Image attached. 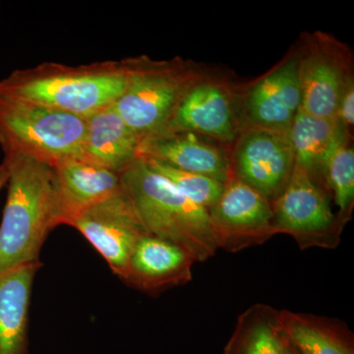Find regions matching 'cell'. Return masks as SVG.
Segmentation results:
<instances>
[{
    "label": "cell",
    "mask_w": 354,
    "mask_h": 354,
    "mask_svg": "<svg viewBox=\"0 0 354 354\" xmlns=\"http://www.w3.org/2000/svg\"><path fill=\"white\" fill-rule=\"evenodd\" d=\"M7 197L0 223V271L39 262L53 230L62 225L55 167L17 153L4 155Z\"/></svg>",
    "instance_id": "1"
},
{
    "label": "cell",
    "mask_w": 354,
    "mask_h": 354,
    "mask_svg": "<svg viewBox=\"0 0 354 354\" xmlns=\"http://www.w3.org/2000/svg\"><path fill=\"white\" fill-rule=\"evenodd\" d=\"M128 58L70 66L44 62L0 81V95L87 118L115 104L129 80Z\"/></svg>",
    "instance_id": "2"
},
{
    "label": "cell",
    "mask_w": 354,
    "mask_h": 354,
    "mask_svg": "<svg viewBox=\"0 0 354 354\" xmlns=\"http://www.w3.org/2000/svg\"><path fill=\"white\" fill-rule=\"evenodd\" d=\"M121 191L145 234L180 246L204 262L216 246L208 209L188 199L162 174L139 158L120 174Z\"/></svg>",
    "instance_id": "3"
},
{
    "label": "cell",
    "mask_w": 354,
    "mask_h": 354,
    "mask_svg": "<svg viewBox=\"0 0 354 354\" xmlns=\"http://www.w3.org/2000/svg\"><path fill=\"white\" fill-rule=\"evenodd\" d=\"M127 87L114 106L140 140L167 131L177 108L204 73L189 60L128 58Z\"/></svg>",
    "instance_id": "4"
},
{
    "label": "cell",
    "mask_w": 354,
    "mask_h": 354,
    "mask_svg": "<svg viewBox=\"0 0 354 354\" xmlns=\"http://www.w3.org/2000/svg\"><path fill=\"white\" fill-rule=\"evenodd\" d=\"M86 118L0 95V147L55 167L82 155Z\"/></svg>",
    "instance_id": "5"
},
{
    "label": "cell",
    "mask_w": 354,
    "mask_h": 354,
    "mask_svg": "<svg viewBox=\"0 0 354 354\" xmlns=\"http://www.w3.org/2000/svg\"><path fill=\"white\" fill-rule=\"evenodd\" d=\"M272 206L276 234L290 235L302 250L339 245L344 227L322 187L300 165L295 164L288 185Z\"/></svg>",
    "instance_id": "6"
},
{
    "label": "cell",
    "mask_w": 354,
    "mask_h": 354,
    "mask_svg": "<svg viewBox=\"0 0 354 354\" xmlns=\"http://www.w3.org/2000/svg\"><path fill=\"white\" fill-rule=\"evenodd\" d=\"M298 53L300 109L317 118L337 120L339 97L353 79L351 50L334 37L318 32Z\"/></svg>",
    "instance_id": "7"
},
{
    "label": "cell",
    "mask_w": 354,
    "mask_h": 354,
    "mask_svg": "<svg viewBox=\"0 0 354 354\" xmlns=\"http://www.w3.org/2000/svg\"><path fill=\"white\" fill-rule=\"evenodd\" d=\"M208 213L218 249L228 252L260 245L277 234L272 203L232 172Z\"/></svg>",
    "instance_id": "8"
},
{
    "label": "cell",
    "mask_w": 354,
    "mask_h": 354,
    "mask_svg": "<svg viewBox=\"0 0 354 354\" xmlns=\"http://www.w3.org/2000/svg\"><path fill=\"white\" fill-rule=\"evenodd\" d=\"M299 53L283 58L268 73L258 79L239 97L242 130H267L288 135L301 108Z\"/></svg>",
    "instance_id": "9"
},
{
    "label": "cell",
    "mask_w": 354,
    "mask_h": 354,
    "mask_svg": "<svg viewBox=\"0 0 354 354\" xmlns=\"http://www.w3.org/2000/svg\"><path fill=\"white\" fill-rule=\"evenodd\" d=\"M230 167L234 176L271 203L283 193L295 167L288 135L245 128L237 137Z\"/></svg>",
    "instance_id": "10"
},
{
    "label": "cell",
    "mask_w": 354,
    "mask_h": 354,
    "mask_svg": "<svg viewBox=\"0 0 354 354\" xmlns=\"http://www.w3.org/2000/svg\"><path fill=\"white\" fill-rule=\"evenodd\" d=\"M169 131L234 141L242 131L239 97L225 80L204 74L183 97L165 132Z\"/></svg>",
    "instance_id": "11"
},
{
    "label": "cell",
    "mask_w": 354,
    "mask_h": 354,
    "mask_svg": "<svg viewBox=\"0 0 354 354\" xmlns=\"http://www.w3.org/2000/svg\"><path fill=\"white\" fill-rule=\"evenodd\" d=\"M70 227L87 239L120 279L140 237L145 234L122 191L84 212Z\"/></svg>",
    "instance_id": "12"
},
{
    "label": "cell",
    "mask_w": 354,
    "mask_h": 354,
    "mask_svg": "<svg viewBox=\"0 0 354 354\" xmlns=\"http://www.w3.org/2000/svg\"><path fill=\"white\" fill-rule=\"evenodd\" d=\"M195 262L180 246L145 234L137 242L120 279L131 288L156 295L189 283Z\"/></svg>",
    "instance_id": "13"
},
{
    "label": "cell",
    "mask_w": 354,
    "mask_h": 354,
    "mask_svg": "<svg viewBox=\"0 0 354 354\" xmlns=\"http://www.w3.org/2000/svg\"><path fill=\"white\" fill-rule=\"evenodd\" d=\"M218 141L189 131H169L141 142L139 157L225 184L232 176L230 156Z\"/></svg>",
    "instance_id": "14"
},
{
    "label": "cell",
    "mask_w": 354,
    "mask_h": 354,
    "mask_svg": "<svg viewBox=\"0 0 354 354\" xmlns=\"http://www.w3.org/2000/svg\"><path fill=\"white\" fill-rule=\"evenodd\" d=\"M62 207V225L121 192L120 174L95 164L82 155L55 167Z\"/></svg>",
    "instance_id": "15"
},
{
    "label": "cell",
    "mask_w": 354,
    "mask_h": 354,
    "mask_svg": "<svg viewBox=\"0 0 354 354\" xmlns=\"http://www.w3.org/2000/svg\"><path fill=\"white\" fill-rule=\"evenodd\" d=\"M43 263L0 271V354L29 353L30 305Z\"/></svg>",
    "instance_id": "16"
},
{
    "label": "cell",
    "mask_w": 354,
    "mask_h": 354,
    "mask_svg": "<svg viewBox=\"0 0 354 354\" xmlns=\"http://www.w3.org/2000/svg\"><path fill=\"white\" fill-rule=\"evenodd\" d=\"M140 146L114 104L86 118L82 156L91 162L120 174L140 158Z\"/></svg>",
    "instance_id": "17"
},
{
    "label": "cell",
    "mask_w": 354,
    "mask_h": 354,
    "mask_svg": "<svg viewBox=\"0 0 354 354\" xmlns=\"http://www.w3.org/2000/svg\"><path fill=\"white\" fill-rule=\"evenodd\" d=\"M279 330L291 354H354L353 335L341 321L279 310Z\"/></svg>",
    "instance_id": "18"
},
{
    "label": "cell",
    "mask_w": 354,
    "mask_h": 354,
    "mask_svg": "<svg viewBox=\"0 0 354 354\" xmlns=\"http://www.w3.org/2000/svg\"><path fill=\"white\" fill-rule=\"evenodd\" d=\"M288 139L295 164L304 167L318 183L335 148L349 136V131L337 120H326L298 111Z\"/></svg>",
    "instance_id": "19"
},
{
    "label": "cell",
    "mask_w": 354,
    "mask_h": 354,
    "mask_svg": "<svg viewBox=\"0 0 354 354\" xmlns=\"http://www.w3.org/2000/svg\"><path fill=\"white\" fill-rule=\"evenodd\" d=\"M279 310L254 304L237 319L223 354H291L278 321Z\"/></svg>",
    "instance_id": "20"
},
{
    "label": "cell",
    "mask_w": 354,
    "mask_h": 354,
    "mask_svg": "<svg viewBox=\"0 0 354 354\" xmlns=\"http://www.w3.org/2000/svg\"><path fill=\"white\" fill-rule=\"evenodd\" d=\"M348 137L335 148L322 177L334 195L337 220L342 227L351 218L354 206V150Z\"/></svg>",
    "instance_id": "21"
},
{
    "label": "cell",
    "mask_w": 354,
    "mask_h": 354,
    "mask_svg": "<svg viewBox=\"0 0 354 354\" xmlns=\"http://www.w3.org/2000/svg\"><path fill=\"white\" fill-rule=\"evenodd\" d=\"M144 160L151 169L169 179L188 199L203 208H212L220 199L225 185L220 181L195 172L181 171L157 160Z\"/></svg>",
    "instance_id": "22"
},
{
    "label": "cell",
    "mask_w": 354,
    "mask_h": 354,
    "mask_svg": "<svg viewBox=\"0 0 354 354\" xmlns=\"http://www.w3.org/2000/svg\"><path fill=\"white\" fill-rule=\"evenodd\" d=\"M337 118L348 131L354 124V80L349 81L339 97Z\"/></svg>",
    "instance_id": "23"
},
{
    "label": "cell",
    "mask_w": 354,
    "mask_h": 354,
    "mask_svg": "<svg viewBox=\"0 0 354 354\" xmlns=\"http://www.w3.org/2000/svg\"><path fill=\"white\" fill-rule=\"evenodd\" d=\"M7 180H8V169H7L6 162H2L0 164V192L6 187Z\"/></svg>",
    "instance_id": "24"
}]
</instances>
